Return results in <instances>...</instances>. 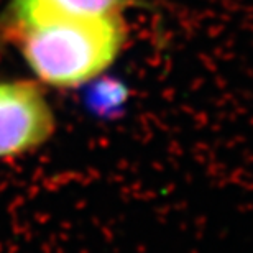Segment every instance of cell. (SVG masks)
<instances>
[{
  "mask_svg": "<svg viewBox=\"0 0 253 253\" xmlns=\"http://www.w3.org/2000/svg\"><path fill=\"white\" fill-rule=\"evenodd\" d=\"M125 33L117 13L59 20L22 28V49L40 79L76 87L107 69Z\"/></svg>",
  "mask_w": 253,
  "mask_h": 253,
  "instance_id": "1",
  "label": "cell"
},
{
  "mask_svg": "<svg viewBox=\"0 0 253 253\" xmlns=\"http://www.w3.org/2000/svg\"><path fill=\"white\" fill-rule=\"evenodd\" d=\"M125 0H15L20 27H33L59 20L117 13Z\"/></svg>",
  "mask_w": 253,
  "mask_h": 253,
  "instance_id": "3",
  "label": "cell"
},
{
  "mask_svg": "<svg viewBox=\"0 0 253 253\" xmlns=\"http://www.w3.org/2000/svg\"><path fill=\"white\" fill-rule=\"evenodd\" d=\"M54 131V115L32 83L0 84V158L42 146Z\"/></svg>",
  "mask_w": 253,
  "mask_h": 253,
  "instance_id": "2",
  "label": "cell"
}]
</instances>
